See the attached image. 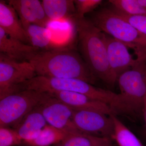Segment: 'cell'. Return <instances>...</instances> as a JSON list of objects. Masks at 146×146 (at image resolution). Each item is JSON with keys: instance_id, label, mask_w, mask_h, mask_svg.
Instances as JSON below:
<instances>
[{"instance_id": "1", "label": "cell", "mask_w": 146, "mask_h": 146, "mask_svg": "<svg viewBox=\"0 0 146 146\" xmlns=\"http://www.w3.org/2000/svg\"><path fill=\"white\" fill-rule=\"evenodd\" d=\"M27 61L36 76L78 79L92 84L96 80L81 56L72 50H39L29 58Z\"/></svg>"}, {"instance_id": "14", "label": "cell", "mask_w": 146, "mask_h": 146, "mask_svg": "<svg viewBox=\"0 0 146 146\" xmlns=\"http://www.w3.org/2000/svg\"><path fill=\"white\" fill-rule=\"evenodd\" d=\"M48 125L37 106L25 116L15 129L23 144L37 138Z\"/></svg>"}, {"instance_id": "4", "label": "cell", "mask_w": 146, "mask_h": 146, "mask_svg": "<svg viewBox=\"0 0 146 146\" xmlns=\"http://www.w3.org/2000/svg\"><path fill=\"white\" fill-rule=\"evenodd\" d=\"M49 95L48 92L26 89L0 100V127L15 129L25 116Z\"/></svg>"}, {"instance_id": "24", "label": "cell", "mask_w": 146, "mask_h": 146, "mask_svg": "<svg viewBox=\"0 0 146 146\" xmlns=\"http://www.w3.org/2000/svg\"><path fill=\"white\" fill-rule=\"evenodd\" d=\"M143 114L144 120H145V125L146 130V96L145 98V102H144V106L143 109Z\"/></svg>"}, {"instance_id": "7", "label": "cell", "mask_w": 146, "mask_h": 146, "mask_svg": "<svg viewBox=\"0 0 146 146\" xmlns=\"http://www.w3.org/2000/svg\"><path fill=\"white\" fill-rule=\"evenodd\" d=\"M74 110L73 121L80 131L93 136L112 138L114 125L111 115L96 110Z\"/></svg>"}, {"instance_id": "11", "label": "cell", "mask_w": 146, "mask_h": 146, "mask_svg": "<svg viewBox=\"0 0 146 146\" xmlns=\"http://www.w3.org/2000/svg\"><path fill=\"white\" fill-rule=\"evenodd\" d=\"M48 93L73 109L96 110L108 115H115L108 105L84 94L71 91H54Z\"/></svg>"}, {"instance_id": "12", "label": "cell", "mask_w": 146, "mask_h": 146, "mask_svg": "<svg viewBox=\"0 0 146 146\" xmlns=\"http://www.w3.org/2000/svg\"><path fill=\"white\" fill-rule=\"evenodd\" d=\"M0 28L10 37L30 45L26 32L16 11L3 0L0 1Z\"/></svg>"}, {"instance_id": "23", "label": "cell", "mask_w": 146, "mask_h": 146, "mask_svg": "<svg viewBox=\"0 0 146 146\" xmlns=\"http://www.w3.org/2000/svg\"><path fill=\"white\" fill-rule=\"evenodd\" d=\"M113 10L137 30L146 35V16H129Z\"/></svg>"}, {"instance_id": "10", "label": "cell", "mask_w": 146, "mask_h": 146, "mask_svg": "<svg viewBox=\"0 0 146 146\" xmlns=\"http://www.w3.org/2000/svg\"><path fill=\"white\" fill-rule=\"evenodd\" d=\"M8 3L16 11L23 27L35 24L46 27L50 21L38 0H9Z\"/></svg>"}, {"instance_id": "17", "label": "cell", "mask_w": 146, "mask_h": 146, "mask_svg": "<svg viewBox=\"0 0 146 146\" xmlns=\"http://www.w3.org/2000/svg\"><path fill=\"white\" fill-rule=\"evenodd\" d=\"M29 41L30 44L41 50L49 49L51 44V33L46 27L35 24L23 27Z\"/></svg>"}, {"instance_id": "19", "label": "cell", "mask_w": 146, "mask_h": 146, "mask_svg": "<svg viewBox=\"0 0 146 146\" xmlns=\"http://www.w3.org/2000/svg\"><path fill=\"white\" fill-rule=\"evenodd\" d=\"M69 133L48 125L37 138L23 144L27 146H52L60 143Z\"/></svg>"}, {"instance_id": "20", "label": "cell", "mask_w": 146, "mask_h": 146, "mask_svg": "<svg viewBox=\"0 0 146 146\" xmlns=\"http://www.w3.org/2000/svg\"><path fill=\"white\" fill-rule=\"evenodd\" d=\"M109 2L117 12L129 16H146V10L137 0H110Z\"/></svg>"}, {"instance_id": "6", "label": "cell", "mask_w": 146, "mask_h": 146, "mask_svg": "<svg viewBox=\"0 0 146 146\" xmlns=\"http://www.w3.org/2000/svg\"><path fill=\"white\" fill-rule=\"evenodd\" d=\"M28 61H18L0 53V100L17 92L18 86L36 76Z\"/></svg>"}, {"instance_id": "15", "label": "cell", "mask_w": 146, "mask_h": 146, "mask_svg": "<svg viewBox=\"0 0 146 146\" xmlns=\"http://www.w3.org/2000/svg\"><path fill=\"white\" fill-rule=\"evenodd\" d=\"M42 3L50 21L73 18L76 15L75 5L73 0H43Z\"/></svg>"}, {"instance_id": "22", "label": "cell", "mask_w": 146, "mask_h": 146, "mask_svg": "<svg viewBox=\"0 0 146 146\" xmlns=\"http://www.w3.org/2000/svg\"><path fill=\"white\" fill-rule=\"evenodd\" d=\"M102 2V0H75L74 1L76 9L75 16L85 17L86 13L92 12Z\"/></svg>"}, {"instance_id": "8", "label": "cell", "mask_w": 146, "mask_h": 146, "mask_svg": "<svg viewBox=\"0 0 146 146\" xmlns=\"http://www.w3.org/2000/svg\"><path fill=\"white\" fill-rule=\"evenodd\" d=\"M38 106L49 125L67 133L80 131L73 121L74 109L56 98L51 93Z\"/></svg>"}, {"instance_id": "5", "label": "cell", "mask_w": 146, "mask_h": 146, "mask_svg": "<svg viewBox=\"0 0 146 146\" xmlns=\"http://www.w3.org/2000/svg\"><path fill=\"white\" fill-rule=\"evenodd\" d=\"M102 32L123 42L127 46L146 47V35L137 30L112 9H102L94 12L90 19Z\"/></svg>"}, {"instance_id": "3", "label": "cell", "mask_w": 146, "mask_h": 146, "mask_svg": "<svg viewBox=\"0 0 146 146\" xmlns=\"http://www.w3.org/2000/svg\"><path fill=\"white\" fill-rule=\"evenodd\" d=\"M138 61L118 78L122 114L139 116L143 112L146 96V50L136 52Z\"/></svg>"}, {"instance_id": "16", "label": "cell", "mask_w": 146, "mask_h": 146, "mask_svg": "<svg viewBox=\"0 0 146 146\" xmlns=\"http://www.w3.org/2000/svg\"><path fill=\"white\" fill-rule=\"evenodd\" d=\"M111 138L89 135L80 131L69 133L64 139L52 146H113Z\"/></svg>"}, {"instance_id": "2", "label": "cell", "mask_w": 146, "mask_h": 146, "mask_svg": "<svg viewBox=\"0 0 146 146\" xmlns=\"http://www.w3.org/2000/svg\"><path fill=\"white\" fill-rule=\"evenodd\" d=\"M82 57L95 78L113 86L116 80L108 59L106 34L86 17H73Z\"/></svg>"}, {"instance_id": "18", "label": "cell", "mask_w": 146, "mask_h": 146, "mask_svg": "<svg viewBox=\"0 0 146 146\" xmlns=\"http://www.w3.org/2000/svg\"><path fill=\"white\" fill-rule=\"evenodd\" d=\"M114 125L112 139L119 146H145L136 135L115 115H111Z\"/></svg>"}, {"instance_id": "13", "label": "cell", "mask_w": 146, "mask_h": 146, "mask_svg": "<svg viewBox=\"0 0 146 146\" xmlns=\"http://www.w3.org/2000/svg\"><path fill=\"white\" fill-rule=\"evenodd\" d=\"M40 50L29 44L8 36L0 28V53L18 61H27L29 58Z\"/></svg>"}, {"instance_id": "9", "label": "cell", "mask_w": 146, "mask_h": 146, "mask_svg": "<svg viewBox=\"0 0 146 146\" xmlns=\"http://www.w3.org/2000/svg\"><path fill=\"white\" fill-rule=\"evenodd\" d=\"M108 59L111 72L116 81L122 73L136 65L138 59H133L126 44L106 35Z\"/></svg>"}, {"instance_id": "21", "label": "cell", "mask_w": 146, "mask_h": 146, "mask_svg": "<svg viewBox=\"0 0 146 146\" xmlns=\"http://www.w3.org/2000/svg\"><path fill=\"white\" fill-rule=\"evenodd\" d=\"M23 141L18 132L10 127H0V146L20 145Z\"/></svg>"}]
</instances>
